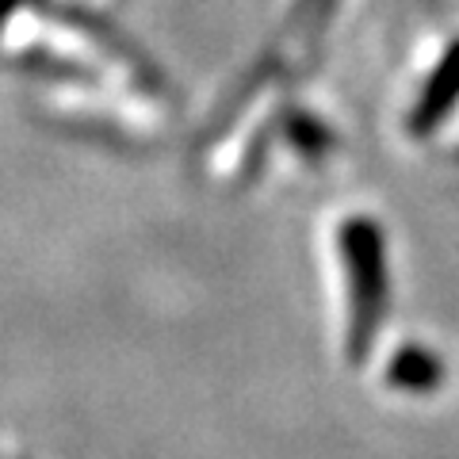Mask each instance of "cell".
Here are the masks:
<instances>
[{
  "instance_id": "obj_2",
  "label": "cell",
  "mask_w": 459,
  "mask_h": 459,
  "mask_svg": "<svg viewBox=\"0 0 459 459\" xmlns=\"http://www.w3.org/2000/svg\"><path fill=\"white\" fill-rule=\"evenodd\" d=\"M459 100V47L448 50V57L440 62V69L433 74V81L425 84V96H421V104L413 108L410 115V131L413 134H425V131H433V126L448 115V108Z\"/></svg>"
},
{
  "instance_id": "obj_1",
  "label": "cell",
  "mask_w": 459,
  "mask_h": 459,
  "mask_svg": "<svg viewBox=\"0 0 459 459\" xmlns=\"http://www.w3.org/2000/svg\"><path fill=\"white\" fill-rule=\"evenodd\" d=\"M341 249H344V264L352 276V356H364L371 349V337L379 329L383 318V303H386V268H383V238L379 230L352 219L341 234Z\"/></svg>"
},
{
  "instance_id": "obj_4",
  "label": "cell",
  "mask_w": 459,
  "mask_h": 459,
  "mask_svg": "<svg viewBox=\"0 0 459 459\" xmlns=\"http://www.w3.org/2000/svg\"><path fill=\"white\" fill-rule=\"evenodd\" d=\"M318 4H329V0H307V8H318Z\"/></svg>"
},
{
  "instance_id": "obj_3",
  "label": "cell",
  "mask_w": 459,
  "mask_h": 459,
  "mask_svg": "<svg viewBox=\"0 0 459 459\" xmlns=\"http://www.w3.org/2000/svg\"><path fill=\"white\" fill-rule=\"evenodd\" d=\"M391 379L402 383V386H418V391H421V386H433L440 379V371H437L433 356H425L421 349H410V352H402L394 360Z\"/></svg>"
}]
</instances>
